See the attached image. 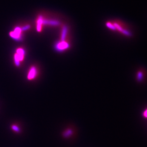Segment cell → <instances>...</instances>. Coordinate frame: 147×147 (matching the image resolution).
Instances as JSON below:
<instances>
[{
	"mask_svg": "<svg viewBox=\"0 0 147 147\" xmlns=\"http://www.w3.org/2000/svg\"><path fill=\"white\" fill-rule=\"evenodd\" d=\"M106 26L111 30L114 31L126 36H131V32L128 25L121 20L114 19L108 20Z\"/></svg>",
	"mask_w": 147,
	"mask_h": 147,
	"instance_id": "obj_1",
	"label": "cell"
},
{
	"mask_svg": "<svg viewBox=\"0 0 147 147\" xmlns=\"http://www.w3.org/2000/svg\"><path fill=\"white\" fill-rule=\"evenodd\" d=\"M76 134V131L75 128L71 126L67 127L62 132L63 137L66 139L73 138L75 136Z\"/></svg>",
	"mask_w": 147,
	"mask_h": 147,
	"instance_id": "obj_2",
	"label": "cell"
},
{
	"mask_svg": "<svg viewBox=\"0 0 147 147\" xmlns=\"http://www.w3.org/2000/svg\"><path fill=\"white\" fill-rule=\"evenodd\" d=\"M38 74L37 68L35 66H32L30 68L28 74V79L31 80L36 78Z\"/></svg>",
	"mask_w": 147,
	"mask_h": 147,
	"instance_id": "obj_3",
	"label": "cell"
},
{
	"mask_svg": "<svg viewBox=\"0 0 147 147\" xmlns=\"http://www.w3.org/2000/svg\"><path fill=\"white\" fill-rule=\"evenodd\" d=\"M21 31H22V30L21 29L17 27L15 29L14 32L10 33V36L11 37H12L13 39H15V40H20L21 38Z\"/></svg>",
	"mask_w": 147,
	"mask_h": 147,
	"instance_id": "obj_4",
	"label": "cell"
},
{
	"mask_svg": "<svg viewBox=\"0 0 147 147\" xmlns=\"http://www.w3.org/2000/svg\"><path fill=\"white\" fill-rule=\"evenodd\" d=\"M43 17L42 16H39L37 21V25H36V29L38 32H40L42 30V26L43 25Z\"/></svg>",
	"mask_w": 147,
	"mask_h": 147,
	"instance_id": "obj_5",
	"label": "cell"
},
{
	"mask_svg": "<svg viewBox=\"0 0 147 147\" xmlns=\"http://www.w3.org/2000/svg\"><path fill=\"white\" fill-rule=\"evenodd\" d=\"M11 128L14 132L16 133H19L20 132V128L18 125L13 124L11 126Z\"/></svg>",
	"mask_w": 147,
	"mask_h": 147,
	"instance_id": "obj_6",
	"label": "cell"
},
{
	"mask_svg": "<svg viewBox=\"0 0 147 147\" xmlns=\"http://www.w3.org/2000/svg\"><path fill=\"white\" fill-rule=\"evenodd\" d=\"M142 115L143 117H144V118L147 119V109H146L145 111L142 113Z\"/></svg>",
	"mask_w": 147,
	"mask_h": 147,
	"instance_id": "obj_7",
	"label": "cell"
},
{
	"mask_svg": "<svg viewBox=\"0 0 147 147\" xmlns=\"http://www.w3.org/2000/svg\"><path fill=\"white\" fill-rule=\"evenodd\" d=\"M30 26H25V27H23V28H22L21 29V30L23 31L26 30L28 29L29 28H30Z\"/></svg>",
	"mask_w": 147,
	"mask_h": 147,
	"instance_id": "obj_8",
	"label": "cell"
}]
</instances>
